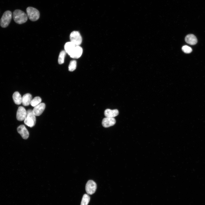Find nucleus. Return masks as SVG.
Returning <instances> with one entry per match:
<instances>
[{
    "instance_id": "1",
    "label": "nucleus",
    "mask_w": 205,
    "mask_h": 205,
    "mask_svg": "<svg viewBox=\"0 0 205 205\" xmlns=\"http://www.w3.org/2000/svg\"><path fill=\"white\" fill-rule=\"evenodd\" d=\"M13 16L15 22L19 24L25 23L28 19L27 15L24 11L19 9L15 10L13 12Z\"/></svg>"
},
{
    "instance_id": "2",
    "label": "nucleus",
    "mask_w": 205,
    "mask_h": 205,
    "mask_svg": "<svg viewBox=\"0 0 205 205\" xmlns=\"http://www.w3.org/2000/svg\"><path fill=\"white\" fill-rule=\"evenodd\" d=\"M24 122L26 125L30 127L35 125L36 122V116L33 114L32 110L28 109L26 111V116Z\"/></svg>"
},
{
    "instance_id": "3",
    "label": "nucleus",
    "mask_w": 205,
    "mask_h": 205,
    "mask_svg": "<svg viewBox=\"0 0 205 205\" xmlns=\"http://www.w3.org/2000/svg\"><path fill=\"white\" fill-rule=\"evenodd\" d=\"M12 18V13L9 11L4 12L0 20V25L3 28L7 27L10 23Z\"/></svg>"
},
{
    "instance_id": "4",
    "label": "nucleus",
    "mask_w": 205,
    "mask_h": 205,
    "mask_svg": "<svg viewBox=\"0 0 205 205\" xmlns=\"http://www.w3.org/2000/svg\"><path fill=\"white\" fill-rule=\"evenodd\" d=\"M26 12L27 16L31 21H35L39 19L40 13L36 9L32 7H28L26 8Z\"/></svg>"
},
{
    "instance_id": "5",
    "label": "nucleus",
    "mask_w": 205,
    "mask_h": 205,
    "mask_svg": "<svg viewBox=\"0 0 205 205\" xmlns=\"http://www.w3.org/2000/svg\"><path fill=\"white\" fill-rule=\"evenodd\" d=\"M70 42L76 46H79L82 42V38L79 32L76 31L72 32L69 36Z\"/></svg>"
},
{
    "instance_id": "6",
    "label": "nucleus",
    "mask_w": 205,
    "mask_h": 205,
    "mask_svg": "<svg viewBox=\"0 0 205 205\" xmlns=\"http://www.w3.org/2000/svg\"><path fill=\"white\" fill-rule=\"evenodd\" d=\"M97 187L96 184L94 181L89 180L87 182L85 186L86 192L89 194H92L95 192Z\"/></svg>"
},
{
    "instance_id": "7",
    "label": "nucleus",
    "mask_w": 205,
    "mask_h": 205,
    "mask_svg": "<svg viewBox=\"0 0 205 205\" xmlns=\"http://www.w3.org/2000/svg\"><path fill=\"white\" fill-rule=\"evenodd\" d=\"M45 108V104L44 103H40L34 107L32 110L33 114L35 116H39L41 115Z\"/></svg>"
},
{
    "instance_id": "8",
    "label": "nucleus",
    "mask_w": 205,
    "mask_h": 205,
    "mask_svg": "<svg viewBox=\"0 0 205 205\" xmlns=\"http://www.w3.org/2000/svg\"><path fill=\"white\" fill-rule=\"evenodd\" d=\"M26 111L23 106H19L17 112L16 118L17 119L20 121L24 120L26 118Z\"/></svg>"
},
{
    "instance_id": "9",
    "label": "nucleus",
    "mask_w": 205,
    "mask_h": 205,
    "mask_svg": "<svg viewBox=\"0 0 205 205\" xmlns=\"http://www.w3.org/2000/svg\"><path fill=\"white\" fill-rule=\"evenodd\" d=\"M17 131L23 139H26L28 138L29 136V132L24 125H21L18 126L17 128Z\"/></svg>"
},
{
    "instance_id": "10",
    "label": "nucleus",
    "mask_w": 205,
    "mask_h": 205,
    "mask_svg": "<svg viewBox=\"0 0 205 205\" xmlns=\"http://www.w3.org/2000/svg\"><path fill=\"white\" fill-rule=\"evenodd\" d=\"M116 120L114 118L106 117L103 119L102 121V125L105 128H107L115 124Z\"/></svg>"
},
{
    "instance_id": "11",
    "label": "nucleus",
    "mask_w": 205,
    "mask_h": 205,
    "mask_svg": "<svg viewBox=\"0 0 205 205\" xmlns=\"http://www.w3.org/2000/svg\"><path fill=\"white\" fill-rule=\"evenodd\" d=\"M82 52V48L79 46H76L70 56L71 58L77 59L81 56Z\"/></svg>"
},
{
    "instance_id": "12",
    "label": "nucleus",
    "mask_w": 205,
    "mask_h": 205,
    "mask_svg": "<svg viewBox=\"0 0 205 205\" xmlns=\"http://www.w3.org/2000/svg\"><path fill=\"white\" fill-rule=\"evenodd\" d=\"M186 42L191 45H194L197 42L196 37L193 34H189L187 35L185 38Z\"/></svg>"
},
{
    "instance_id": "13",
    "label": "nucleus",
    "mask_w": 205,
    "mask_h": 205,
    "mask_svg": "<svg viewBox=\"0 0 205 205\" xmlns=\"http://www.w3.org/2000/svg\"><path fill=\"white\" fill-rule=\"evenodd\" d=\"M75 46H76L71 42H67L65 43L64 46L65 51L70 56Z\"/></svg>"
},
{
    "instance_id": "14",
    "label": "nucleus",
    "mask_w": 205,
    "mask_h": 205,
    "mask_svg": "<svg viewBox=\"0 0 205 205\" xmlns=\"http://www.w3.org/2000/svg\"><path fill=\"white\" fill-rule=\"evenodd\" d=\"M22 98V104L24 106H28L30 104L32 97L30 94L27 93L24 95Z\"/></svg>"
},
{
    "instance_id": "15",
    "label": "nucleus",
    "mask_w": 205,
    "mask_h": 205,
    "mask_svg": "<svg viewBox=\"0 0 205 205\" xmlns=\"http://www.w3.org/2000/svg\"><path fill=\"white\" fill-rule=\"evenodd\" d=\"M119 114V111L117 109L111 110L109 109H106L104 111V114L106 117H115Z\"/></svg>"
},
{
    "instance_id": "16",
    "label": "nucleus",
    "mask_w": 205,
    "mask_h": 205,
    "mask_svg": "<svg viewBox=\"0 0 205 205\" xmlns=\"http://www.w3.org/2000/svg\"><path fill=\"white\" fill-rule=\"evenodd\" d=\"M13 98L15 103L17 105H19L22 103V98L19 93L16 91L13 94Z\"/></svg>"
},
{
    "instance_id": "17",
    "label": "nucleus",
    "mask_w": 205,
    "mask_h": 205,
    "mask_svg": "<svg viewBox=\"0 0 205 205\" xmlns=\"http://www.w3.org/2000/svg\"><path fill=\"white\" fill-rule=\"evenodd\" d=\"M66 53L65 51L64 50H62L60 52L58 60L59 64H61L64 63V58L66 56Z\"/></svg>"
},
{
    "instance_id": "18",
    "label": "nucleus",
    "mask_w": 205,
    "mask_h": 205,
    "mask_svg": "<svg viewBox=\"0 0 205 205\" xmlns=\"http://www.w3.org/2000/svg\"><path fill=\"white\" fill-rule=\"evenodd\" d=\"M42 101L41 98L39 97H36L32 99L30 104L32 106L34 107L40 103Z\"/></svg>"
},
{
    "instance_id": "19",
    "label": "nucleus",
    "mask_w": 205,
    "mask_h": 205,
    "mask_svg": "<svg viewBox=\"0 0 205 205\" xmlns=\"http://www.w3.org/2000/svg\"><path fill=\"white\" fill-rule=\"evenodd\" d=\"M90 200V197L87 194H84L82 197L81 205H88Z\"/></svg>"
},
{
    "instance_id": "20",
    "label": "nucleus",
    "mask_w": 205,
    "mask_h": 205,
    "mask_svg": "<svg viewBox=\"0 0 205 205\" xmlns=\"http://www.w3.org/2000/svg\"><path fill=\"white\" fill-rule=\"evenodd\" d=\"M77 67V62L76 60H73L70 62L68 66L69 70L72 71L75 70Z\"/></svg>"
},
{
    "instance_id": "21",
    "label": "nucleus",
    "mask_w": 205,
    "mask_h": 205,
    "mask_svg": "<svg viewBox=\"0 0 205 205\" xmlns=\"http://www.w3.org/2000/svg\"><path fill=\"white\" fill-rule=\"evenodd\" d=\"M182 49L184 52L187 54L191 53L192 51V49L191 47L186 45L183 46Z\"/></svg>"
}]
</instances>
